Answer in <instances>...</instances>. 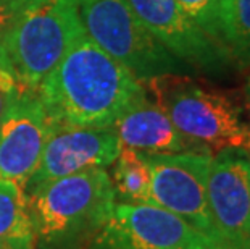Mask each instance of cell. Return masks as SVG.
I'll return each instance as SVG.
<instances>
[{"label": "cell", "instance_id": "obj_17", "mask_svg": "<svg viewBox=\"0 0 250 249\" xmlns=\"http://www.w3.org/2000/svg\"><path fill=\"white\" fill-rule=\"evenodd\" d=\"M186 249H250V243H236L220 235H204L194 231Z\"/></svg>", "mask_w": 250, "mask_h": 249}, {"label": "cell", "instance_id": "obj_12", "mask_svg": "<svg viewBox=\"0 0 250 249\" xmlns=\"http://www.w3.org/2000/svg\"><path fill=\"white\" fill-rule=\"evenodd\" d=\"M113 130L121 147H129L144 154L210 152L190 142L174 126L168 113L148 97L141 99L127 109L113 123Z\"/></svg>", "mask_w": 250, "mask_h": 249}, {"label": "cell", "instance_id": "obj_9", "mask_svg": "<svg viewBox=\"0 0 250 249\" xmlns=\"http://www.w3.org/2000/svg\"><path fill=\"white\" fill-rule=\"evenodd\" d=\"M120 149L113 126L83 128L54 123L39 165L23 191L29 194L57 178L90 168H107L118 157Z\"/></svg>", "mask_w": 250, "mask_h": 249}, {"label": "cell", "instance_id": "obj_5", "mask_svg": "<svg viewBox=\"0 0 250 249\" xmlns=\"http://www.w3.org/2000/svg\"><path fill=\"white\" fill-rule=\"evenodd\" d=\"M78 10L89 38L142 84L167 75L195 73L153 38L126 0H87Z\"/></svg>", "mask_w": 250, "mask_h": 249}, {"label": "cell", "instance_id": "obj_23", "mask_svg": "<svg viewBox=\"0 0 250 249\" xmlns=\"http://www.w3.org/2000/svg\"><path fill=\"white\" fill-rule=\"evenodd\" d=\"M244 152H246V156H247V158H249V162H250V149H249V151H244Z\"/></svg>", "mask_w": 250, "mask_h": 249}, {"label": "cell", "instance_id": "obj_8", "mask_svg": "<svg viewBox=\"0 0 250 249\" xmlns=\"http://www.w3.org/2000/svg\"><path fill=\"white\" fill-rule=\"evenodd\" d=\"M126 3L165 49L195 71L221 76L234 65L229 52L197 26L176 0H126Z\"/></svg>", "mask_w": 250, "mask_h": 249}, {"label": "cell", "instance_id": "obj_15", "mask_svg": "<svg viewBox=\"0 0 250 249\" xmlns=\"http://www.w3.org/2000/svg\"><path fill=\"white\" fill-rule=\"evenodd\" d=\"M221 42L236 65H250V0H223Z\"/></svg>", "mask_w": 250, "mask_h": 249}, {"label": "cell", "instance_id": "obj_20", "mask_svg": "<svg viewBox=\"0 0 250 249\" xmlns=\"http://www.w3.org/2000/svg\"><path fill=\"white\" fill-rule=\"evenodd\" d=\"M71 2H73V3H76L78 7H79V5H81V3H84V2H87V0H71Z\"/></svg>", "mask_w": 250, "mask_h": 249}, {"label": "cell", "instance_id": "obj_2", "mask_svg": "<svg viewBox=\"0 0 250 249\" xmlns=\"http://www.w3.org/2000/svg\"><path fill=\"white\" fill-rule=\"evenodd\" d=\"M26 198L37 249H86L108 224L116 204L105 168L57 178Z\"/></svg>", "mask_w": 250, "mask_h": 249}, {"label": "cell", "instance_id": "obj_21", "mask_svg": "<svg viewBox=\"0 0 250 249\" xmlns=\"http://www.w3.org/2000/svg\"><path fill=\"white\" fill-rule=\"evenodd\" d=\"M247 97H249V104H250V79L247 83Z\"/></svg>", "mask_w": 250, "mask_h": 249}, {"label": "cell", "instance_id": "obj_10", "mask_svg": "<svg viewBox=\"0 0 250 249\" xmlns=\"http://www.w3.org/2000/svg\"><path fill=\"white\" fill-rule=\"evenodd\" d=\"M189 224L155 204H115L108 224L86 249H186Z\"/></svg>", "mask_w": 250, "mask_h": 249}, {"label": "cell", "instance_id": "obj_14", "mask_svg": "<svg viewBox=\"0 0 250 249\" xmlns=\"http://www.w3.org/2000/svg\"><path fill=\"white\" fill-rule=\"evenodd\" d=\"M111 183L115 198L126 204H152L150 172L142 152L121 147L115 158Z\"/></svg>", "mask_w": 250, "mask_h": 249}, {"label": "cell", "instance_id": "obj_1", "mask_svg": "<svg viewBox=\"0 0 250 249\" xmlns=\"http://www.w3.org/2000/svg\"><path fill=\"white\" fill-rule=\"evenodd\" d=\"M37 92L52 123L83 128L113 126L147 97L146 86L87 33L68 49Z\"/></svg>", "mask_w": 250, "mask_h": 249}, {"label": "cell", "instance_id": "obj_18", "mask_svg": "<svg viewBox=\"0 0 250 249\" xmlns=\"http://www.w3.org/2000/svg\"><path fill=\"white\" fill-rule=\"evenodd\" d=\"M28 8L20 0H0V47L3 44V39L7 38L8 31L13 28L21 13Z\"/></svg>", "mask_w": 250, "mask_h": 249}, {"label": "cell", "instance_id": "obj_3", "mask_svg": "<svg viewBox=\"0 0 250 249\" xmlns=\"http://www.w3.org/2000/svg\"><path fill=\"white\" fill-rule=\"evenodd\" d=\"M86 34L71 0H41L21 13L0 47V68L21 89L37 91L68 49Z\"/></svg>", "mask_w": 250, "mask_h": 249}, {"label": "cell", "instance_id": "obj_4", "mask_svg": "<svg viewBox=\"0 0 250 249\" xmlns=\"http://www.w3.org/2000/svg\"><path fill=\"white\" fill-rule=\"evenodd\" d=\"M174 126L195 146L213 151L250 149V123L225 94L202 88L186 75H167L144 83Z\"/></svg>", "mask_w": 250, "mask_h": 249}, {"label": "cell", "instance_id": "obj_19", "mask_svg": "<svg viewBox=\"0 0 250 249\" xmlns=\"http://www.w3.org/2000/svg\"><path fill=\"white\" fill-rule=\"evenodd\" d=\"M21 3L23 5H26V7H31V5H34V3H37V2H41V0H20Z\"/></svg>", "mask_w": 250, "mask_h": 249}, {"label": "cell", "instance_id": "obj_7", "mask_svg": "<svg viewBox=\"0 0 250 249\" xmlns=\"http://www.w3.org/2000/svg\"><path fill=\"white\" fill-rule=\"evenodd\" d=\"M0 113V178L24 189L41 162L54 123L33 89L5 94Z\"/></svg>", "mask_w": 250, "mask_h": 249}, {"label": "cell", "instance_id": "obj_11", "mask_svg": "<svg viewBox=\"0 0 250 249\" xmlns=\"http://www.w3.org/2000/svg\"><path fill=\"white\" fill-rule=\"evenodd\" d=\"M207 201L216 235L250 243V162L246 152L225 149L211 157Z\"/></svg>", "mask_w": 250, "mask_h": 249}, {"label": "cell", "instance_id": "obj_22", "mask_svg": "<svg viewBox=\"0 0 250 249\" xmlns=\"http://www.w3.org/2000/svg\"><path fill=\"white\" fill-rule=\"evenodd\" d=\"M2 107H3V97H2V94H0V113H2Z\"/></svg>", "mask_w": 250, "mask_h": 249}, {"label": "cell", "instance_id": "obj_6", "mask_svg": "<svg viewBox=\"0 0 250 249\" xmlns=\"http://www.w3.org/2000/svg\"><path fill=\"white\" fill-rule=\"evenodd\" d=\"M150 172L152 204L173 212L204 235H216L207 201L210 152L144 154Z\"/></svg>", "mask_w": 250, "mask_h": 249}, {"label": "cell", "instance_id": "obj_13", "mask_svg": "<svg viewBox=\"0 0 250 249\" xmlns=\"http://www.w3.org/2000/svg\"><path fill=\"white\" fill-rule=\"evenodd\" d=\"M0 249H36L28 198L17 183L0 178Z\"/></svg>", "mask_w": 250, "mask_h": 249}, {"label": "cell", "instance_id": "obj_16", "mask_svg": "<svg viewBox=\"0 0 250 249\" xmlns=\"http://www.w3.org/2000/svg\"><path fill=\"white\" fill-rule=\"evenodd\" d=\"M183 10L211 39L221 42V5L223 0H176ZM225 47V45H223ZM226 49V47H225Z\"/></svg>", "mask_w": 250, "mask_h": 249}]
</instances>
